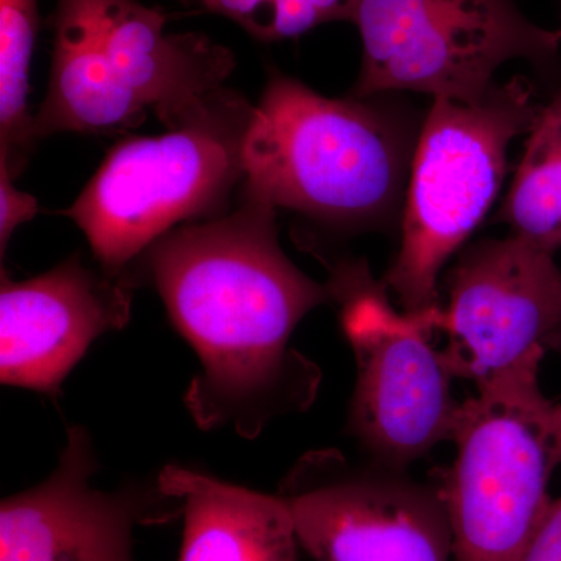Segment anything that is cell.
Masks as SVG:
<instances>
[{
  "mask_svg": "<svg viewBox=\"0 0 561 561\" xmlns=\"http://www.w3.org/2000/svg\"><path fill=\"white\" fill-rule=\"evenodd\" d=\"M128 273L160 294L201 360L184 393L201 430L253 440L279 416L311 408L321 371L290 341L331 290L280 249L275 206L241 190L234 209L173 228Z\"/></svg>",
  "mask_w": 561,
  "mask_h": 561,
  "instance_id": "1",
  "label": "cell"
},
{
  "mask_svg": "<svg viewBox=\"0 0 561 561\" xmlns=\"http://www.w3.org/2000/svg\"><path fill=\"white\" fill-rule=\"evenodd\" d=\"M254 110L225 87L180 127L121 139L58 214L79 225L103 271L122 275L173 228L230 210Z\"/></svg>",
  "mask_w": 561,
  "mask_h": 561,
  "instance_id": "2",
  "label": "cell"
},
{
  "mask_svg": "<svg viewBox=\"0 0 561 561\" xmlns=\"http://www.w3.org/2000/svg\"><path fill=\"white\" fill-rule=\"evenodd\" d=\"M243 191L335 227L381 219L400 198L404 151L389 122L360 99L324 98L272 73L254 110Z\"/></svg>",
  "mask_w": 561,
  "mask_h": 561,
  "instance_id": "3",
  "label": "cell"
},
{
  "mask_svg": "<svg viewBox=\"0 0 561 561\" xmlns=\"http://www.w3.org/2000/svg\"><path fill=\"white\" fill-rule=\"evenodd\" d=\"M541 108L524 77L494 83L479 101L432 103L413 154L400 251L382 279L402 311L440 306L443 267L496 201L508 146L530 133Z\"/></svg>",
  "mask_w": 561,
  "mask_h": 561,
  "instance_id": "4",
  "label": "cell"
},
{
  "mask_svg": "<svg viewBox=\"0 0 561 561\" xmlns=\"http://www.w3.org/2000/svg\"><path fill=\"white\" fill-rule=\"evenodd\" d=\"M538 371L524 368L460 402L456 459L440 485L453 561H519L551 507L561 402L542 393Z\"/></svg>",
  "mask_w": 561,
  "mask_h": 561,
  "instance_id": "5",
  "label": "cell"
},
{
  "mask_svg": "<svg viewBox=\"0 0 561 561\" xmlns=\"http://www.w3.org/2000/svg\"><path fill=\"white\" fill-rule=\"evenodd\" d=\"M331 272V301L356 360L346 431L370 460L408 470L456 430V376L432 343L442 305L398 311L367 261H341Z\"/></svg>",
  "mask_w": 561,
  "mask_h": 561,
  "instance_id": "6",
  "label": "cell"
},
{
  "mask_svg": "<svg viewBox=\"0 0 561 561\" xmlns=\"http://www.w3.org/2000/svg\"><path fill=\"white\" fill-rule=\"evenodd\" d=\"M351 22L364 44L354 99L413 91L474 102L504 62L549 65L561 32L527 20L513 0H354Z\"/></svg>",
  "mask_w": 561,
  "mask_h": 561,
  "instance_id": "7",
  "label": "cell"
},
{
  "mask_svg": "<svg viewBox=\"0 0 561 561\" xmlns=\"http://www.w3.org/2000/svg\"><path fill=\"white\" fill-rule=\"evenodd\" d=\"M278 496L316 561H453L442 486L408 470L316 449L286 472Z\"/></svg>",
  "mask_w": 561,
  "mask_h": 561,
  "instance_id": "8",
  "label": "cell"
},
{
  "mask_svg": "<svg viewBox=\"0 0 561 561\" xmlns=\"http://www.w3.org/2000/svg\"><path fill=\"white\" fill-rule=\"evenodd\" d=\"M437 331L456 378L478 389L541 365L561 330V268L552 251L519 236L461 251L446 278Z\"/></svg>",
  "mask_w": 561,
  "mask_h": 561,
  "instance_id": "9",
  "label": "cell"
},
{
  "mask_svg": "<svg viewBox=\"0 0 561 561\" xmlns=\"http://www.w3.org/2000/svg\"><path fill=\"white\" fill-rule=\"evenodd\" d=\"M90 432L70 426L57 467L0 504V561H136V529L171 518L158 482L102 490Z\"/></svg>",
  "mask_w": 561,
  "mask_h": 561,
  "instance_id": "10",
  "label": "cell"
},
{
  "mask_svg": "<svg viewBox=\"0 0 561 561\" xmlns=\"http://www.w3.org/2000/svg\"><path fill=\"white\" fill-rule=\"evenodd\" d=\"M135 283L110 275L77 253L51 271L0 280V381L60 397L69 373L92 343L131 319Z\"/></svg>",
  "mask_w": 561,
  "mask_h": 561,
  "instance_id": "11",
  "label": "cell"
},
{
  "mask_svg": "<svg viewBox=\"0 0 561 561\" xmlns=\"http://www.w3.org/2000/svg\"><path fill=\"white\" fill-rule=\"evenodd\" d=\"M83 3L111 66L168 130L198 113L236 68L234 54L208 36L165 33L160 10L136 0Z\"/></svg>",
  "mask_w": 561,
  "mask_h": 561,
  "instance_id": "12",
  "label": "cell"
},
{
  "mask_svg": "<svg viewBox=\"0 0 561 561\" xmlns=\"http://www.w3.org/2000/svg\"><path fill=\"white\" fill-rule=\"evenodd\" d=\"M157 482L181 505L179 561H298L300 541L289 507L278 494L217 481L176 465L162 468Z\"/></svg>",
  "mask_w": 561,
  "mask_h": 561,
  "instance_id": "13",
  "label": "cell"
},
{
  "mask_svg": "<svg viewBox=\"0 0 561 561\" xmlns=\"http://www.w3.org/2000/svg\"><path fill=\"white\" fill-rule=\"evenodd\" d=\"M50 25L49 90L33 116V138L66 131L114 135L140 127L149 108L111 66L83 0H57Z\"/></svg>",
  "mask_w": 561,
  "mask_h": 561,
  "instance_id": "14",
  "label": "cell"
},
{
  "mask_svg": "<svg viewBox=\"0 0 561 561\" xmlns=\"http://www.w3.org/2000/svg\"><path fill=\"white\" fill-rule=\"evenodd\" d=\"M500 220L541 249H561V91L529 133Z\"/></svg>",
  "mask_w": 561,
  "mask_h": 561,
  "instance_id": "15",
  "label": "cell"
},
{
  "mask_svg": "<svg viewBox=\"0 0 561 561\" xmlns=\"http://www.w3.org/2000/svg\"><path fill=\"white\" fill-rule=\"evenodd\" d=\"M38 27V0H0V164L13 180L36 142L27 98Z\"/></svg>",
  "mask_w": 561,
  "mask_h": 561,
  "instance_id": "16",
  "label": "cell"
},
{
  "mask_svg": "<svg viewBox=\"0 0 561 561\" xmlns=\"http://www.w3.org/2000/svg\"><path fill=\"white\" fill-rule=\"evenodd\" d=\"M187 9L220 14L253 38H297L321 24L351 21L354 0H180Z\"/></svg>",
  "mask_w": 561,
  "mask_h": 561,
  "instance_id": "17",
  "label": "cell"
},
{
  "mask_svg": "<svg viewBox=\"0 0 561 561\" xmlns=\"http://www.w3.org/2000/svg\"><path fill=\"white\" fill-rule=\"evenodd\" d=\"M13 176L0 164V254L5 256L14 231L38 214V202L33 195L14 187Z\"/></svg>",
  "mask_w": 561,
  "mask_h": 561,
  "instance_id": "18",
  "label": "cell"
},
{
  "mask_svg": "<svg viewBox=\"0 0 561 561\" xmlns=\"http://www.w3.org/2000/svg\"><path fill=\"white\" fill-rule=\"evenodd\" d=\"M519 561H561V494L553 497Z\"/></svg>",
  "mask_w": 561,
  "mask_h": 561,
  "instance_id": "19",
  "label": "cell"
},
{
  "mask_svg": "<svg viewBox=\"0 0 561 561\" xmlns=\"http://www.w3.org/2000/svg\"><path fill=\"white\" fill-rule=\"evenodd\" d=\"M553 350L561 351V330L559 332V335H557L556 345H553Z\"/></svg>",
  "mask_w": 561,
  "mask_h": 561,
  "instance_id": "20",
  "label": "cell"
},
{
  "mask_svg": "<svg viewBox=\"0 0 561 561\" xmlns=\"http://www.w3.org/2000/svg\"><path fill=\"white\" fill-rule=\"evenodd\" d=\"M561 32V31H560Z\"/></svg>",
  "mask_w": 561,
  "mask_h": 561,
  "instance_id": "21",
  "label": "cell"
}]
</instances>
